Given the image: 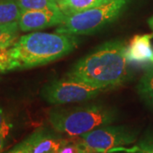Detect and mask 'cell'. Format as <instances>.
<instances>
[{
	"label": "cell",
	"instance_id": "cell-7",
	"mask_svg": "<svg viewBox=\"0 0 153 153\" xmlns=\"http://www.w3.org/2000/svg\"><path fill=\"white\" fill-rule=\"evenodd\" d=\"M65 19L60 10H22L17 22L21 31L32 32L59 26Z\"/></svg>",
	"mask_w": 153,
	"mask_h": 153
},
{
	"label": "cell",
	"instance_id": "cell-9",
	"mask_svg": "<svg viewBox=\"0 0 153 153\" xmlns=\"http://www.w3.org/2000/svg\"><path fill=\"white\" fill-rule=\"evenodd\" d=\"M153 34L136 35L127 46V58L128 62L139 64L152 63L153 65V48L152 38Z\"/></svg>",
	"mask_w": 153,
	"mask_h": 153
},
{
	"label": "cell",
	"instance_id": "cell-4",
	"mask_svg": "<svg viewBox=\"0 0 153 153\" xmlns=\"http://www.w3.org/2000/svg\"><path fill=\"white\" fill-rule=\"evenodd\" d=\"M130 0H112L102 5L66 16L55 33L67 35L94 33L108 25L122 14Z\"/></svg>",
	"mask_w": 153,
	"mask_h": 153
},
{
	"label": "cell",
	"instance_id": "cell-19",
	"mask_svg": "<svg viewBox=\"0 0 153 153\" xmlns=\"http://www.w3.org/2000/svg\"><path fill=\"white\" fill-rule=\"evenodd\" d=\"M7 123H8V121H7L6 117H4V113L3 110L0 108V130L4 127V125Z\"/></svg>",
	"mask_w": 153,
	"mask_h": 153
},
{
	"label": "cell",
	"instance_id": "cell-10",
	"mask_svg": "<svg viewBox=\"0 0 153 153\" xmlns=\"http://www.w3.org/2000/svg\"><path fill=\"white\" fill-rule=\"evenodd\" d=\"M60 11L69 16L88 9L102 5L112 0H55Z\"/></svg>",
	"mask_w": 153,
	"mask_h": 153
},
{
	"label": "cell",
	"instance_id": "cell-15",
	"mask_svg": "<svg viewBox=\"0 0 153 153\" xmlns=\"http://www.w3.org/2000/svg\"><path fill=\"white\" fill-rule=\"evenodd\" d=\"M80 152V144L79 142L69 141L63 140V142L56 153H79Z\"/></svg>",
	"mask_w": 153,
	"mask_h": 153
},
{
	"label": "cell",
	"instance_id": "cell-20",
	"mask_svg": "<svg viewBox=\"0 0 153 153\" xmlns=\"http://www.w3.org/2000/svg\"><path fill=\"white\" fill-rule=\"evenodd\" d=\"M8 153H28L25 151H22V150H20L16 147H14L11 151H10Z\"/></svg>",
	"mask_w": 153,
	"mask_h": 153
},
{
	"label": "cell",
	"instance_id": "cell-12",
	"mask_svg": "<svg viewBox=\"0 0 153 153\" xmlns=\"http://www.w3.org/2000/svg\"><path fill=\"white\" fill-rule=\"evenodd\" d=\"M19 29L17 22L0 25V52L10 48L18 39Z\"/></svg>",
	"mask_w": 153,
	"mask_h": 153
},
{
	"label": "cell",
	"instance_id": "cell-13",
	"mask_svg": "<svg viewBox=\"0 0 153 153\" xmlns=\"http://www.w3.org/2000/svg\"><path fill=\"white\" fill-rule=\"evenodd\" d=\"M138 92L143 100L153 107V67L146 71L140 80Z\"/></svg>",
	"mask_w": 153,
	"mask_h": 153
},
{
	"label": "cell",
	"instance_id": "cell-2",
	"mask_svg": "<svg viewBox=\"0 0 153 153\" xmlns=\"http://www.w3.org/2000/svg\"><path fill=\"white\" fill-rule=\"evenodd\" d=\"M128 76L127 45L113 40L78 60L66 77L102 90L122 85Z\"/></svg>",
	"mask_w": 153,
	"mask_h": 153
},
{
	"label": "cell",
	"instance_id": "cell-1",
	"mask_svg": "<svg viewBox=\"0 0 153 153\" xmlns=\"http://www.w3.org/2000/svg\"><path fill=\"white\" fill-rule=\"evenodd\" d=\"M78 43L76 36L67 34L36 32L24 35L0 52V73L49 64L70 54Z\"/></svg>",
	"mask_w": 153,
	"mask_h": 153
},
{
	"label": "cell",
	"instance_id": "cell-14",
	"mask_svg": "<svg viewBox=\"0 0 153 153\" xmlns=\"http://www.w3.org/2000/svg\"><path fill=\"white\" fill-rule=\"evenodd\" d=\"M22 10H60L55 0H16Z\"/></svg>",
	"mask_w": 153,
	"mask_h": 153
},
{
	"label": "cell",
	"instance_id": "cell-11",
	"mask_svg": "<svg viewBox=\"0 0 153 153\" xmlns=\"http://www.w3.org/2000/svg\"><path fill=\"white\" fill-rule=\"evenodd\" d=\"M21 13L16 0H0V25L17 22Z\"/></svg>",
	"mask_w": 153,
	"mask_h": 153
},
{
	"label": "cell",
	"instance_id": "cell-21",
	"mask_svg": "<svg viewBox=\"0 0 153 153\" xmlns=\"http://www.w3.org/2000/svg\"><path fill=\"white\" fill-rule=\"evenodd\" d=\"M148 23H149V25H150V27H152L153 31V16L151 17L150 19H149V21H148Z\"/></svg>",
	"mask_w": 153,
	"mask_h": 153
},
{
	"label": "cell",
	"instance_id": "cell-3",
	"mask_svg": "<svg viewBox=\"0 0 153 153\" xmlns=\"http://www.w3.org/2000/svg\"><path fill=\"white\" fill-rule=\"evenodd\" d=\"M117 118L116 110L96 104L52 109L48 117L55 130L69 136H80L99 127L111 124Z\"/></svg>",
	"mask_w": 153,
	"mask_h": 153
},
{
	"label": "cell",
	"instance_id": "cell-6",
	"mask_svg": "<svg viewBox=\"0 0 153 153\" xmlns=\"http://www.w3.org/2000/svg\"><path fill=\"white\" fill-rule=\"evenodd\" d=\"M80 142L90 150L110 152L136 140L137 132L127 126L105 125L83 134Z\"/></svg>",
	"mask_w": 153,
	"mask_h": 153
},
{
	"label": "cell",
	"instance_id": "cell-5",
	"mask_svg": "<svg viewBox=\"0 0 153 153\" xmlns=\"http://www.w3.org/2000/svg\"><path fill=\"white\" fill-rule=\"evenodd\" d=\"M102 91L104 90L65 77L46 84L41 91V95L49 104L64 105L89 100Z\"/></svg>",
	"mask_w": 153,
	"mask_h": 153
},
{
	"label": "cell",
	"instance_id": "cell-18",
	"mask_svg": "<svg viewBox=\"0 0 153 153\" xmlns=\"http://www.w3.org/2000/svg\"><path fill=\"white\" fill-rule=\"evenodd\" d=\"M80 144V152L79 153H110V152H96V151H93V150H90L86 146H84L82 143L79 141Z\"/></svg>",
	"mask_w": 153,
	"mask_h": 153
},
{
	"label": "cell",
	"instance_id": "cell-17",
	"mask_svg": "<svg viewBox=\"0 0 153 153\" xmlns=\"http://www.w3.org/2000/svg\"><path fill=\"white\" fill-rule=\"evenodd\" d=\"M10 133L5 131H0V153L3 152L5 146V140Z\"/></svg>",
	"mask_w": 153,
	"mask_h": 153
},
{
	"label": "cell",
	"instance_id": "cell-16",
	"mask_svg": "<svg viewBox=\"0 0 153 153\" xmlns=\"http://www.w3.org/2000/svg\"><path fill=\"white\" fill-rule=\"evenodd\" d=\"M129 153H153V140H143L128 150Z\"/></svg>",
	"mask_w": 153,
	"mask_h": 153
},
{
	"label": "cell",
	"instance_id": "cell-8",
	"mask_svg": "<svg viewBox=\"0 0 153 153\" xmlns=\"http://www.w3.org/2000/svg\"><path fill=\"white\" fill-rule=\"evenodd\" d=\"M63 139L45 128H38L15 147L28 153H56Z\"/></svg>",
	"mask_w": 153,
	"mask_h": 153
}]
</instances>
